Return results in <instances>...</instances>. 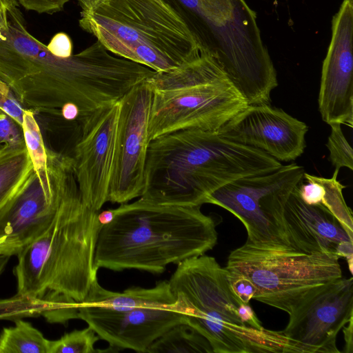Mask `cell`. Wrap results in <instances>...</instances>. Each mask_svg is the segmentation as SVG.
<instances>
[{
	"label": "cell",
	"mask_w": 353,
	"mask_h": 353,
	"mask_svg": "<svg viewBox=\"0 0 353 353\" xmlns=\"http://www.w3.org/2000/svg\"><path fill=\"white\" fill-rule=\"evenodd\" d=\"M18 5L10 8L7 24L0 25V79L23 108L61 114L72 103L80 120L119 101L141 81L139 64L113 54L97 40L69 57L53 55L30 34Z\"/></svg>",
	"instance_id": "obj_1"
},
{
	"label": "cell",
	"mask_w": 353,
	"mask_h": 353,
	"mask_svg": "<svg viewBox=\"0 0 353 353\" xmlns=\"http://www.w3.org/2000/svg\"><path fill=\"white\" fill-rule=\"evenodd\" d=\"M281 165L262 151L217 132L179 130L150 141L141 196L162 205L201 206L227 183L272 172Z\"/></svg>",
	"instance_id": "obj_2"
},
{
	"label": "cell",
	"mask_w": 353,
	"mask_h": 353,
	"mask_svg": "<svg viewBox=\"0 0 353 353\" xmlns=\"http://www.w3.org/2000/svg\"><path fill=\"white\" fill-rule=\"evenodd\" d=\"M112 210V220L98 233L97 270L160 274L169 264L204 254L217 242L215 221L201 206L162 205L140 196Z\"/></svg>",
	"instance_id": "obj_3"
},
{
	"label": "cell",
	"mask_w": 353,
	"mask_h": 353,
	"mask_svg": "<svg viewBox=\"0 0 353 353\" xmlns=\"http://www.w3.org/2000/svg\"><path fill=\"white\" fill-rule=\"evenodd\" d=\"M79 22L113 54L157 72L178 68L208 51L168 0H103L81 12Z\"/></svg>",
	"instance_id": "obj_4"
},
{
	"label": "cell",
	"mask_w": 353,
	"mask_h": 353,
	"mask_svg": "<svg viewBox=\"0 0 353 353\" xmlns=\"http://www.w3.org/2000/svg\"><path fill=\"white\" fill-rule=\"evenodd\" d=\"M168 281L186 323L210 342L214 353H294V343L282 331L256 329L242 322V303L232 292L227 270L205 254L177 264Z\"/></svg>",
	"instance_id": "obj_5"
},
{
	"label": "cell",
	"mask_w": 353,
	"mask_h": 353,
	"mask_svg": "<svg viewBox=\"0 0 353 353\" xmlns=\"http://www.w3.org/2000/svg\"><path fill=\"white\" fill-rule=\"evenodd\" d=\"M144 81L152 92L150 141L182 129L217 132L248 105L208 51Z\"/></svg>",
	"instance_id": "obj_6"
},
{
	"label": "cell",
	"mask_w": 353,
	"mask_h": 353,
	"mask_svg": "<svg viewBox=\"0 0 353 353\" xmlns=\"http://www.w3.org/2000/svg\"><path fill=\"white\" fill-rule=\"evenodd\" d=\"M339 259L332 253H306L289 245L246 241L230 252L225 268L254 283L255 300L290 316L321 288L343 277Z\"/></svg>",
	"instance_id": "obj_7"
},
{
	"label": "cell",
	"mask_w": 353,
	"mask_h": 353,
	"mask_svg": "<svg viewBox=\"0 0 353 353\" xmlns=\"http://www.w3.org/2000/svg\"><path fill=\"white\" fill-rule=\"evenodd\" d=\"M203 20L208 51L246 99L276 83V72L260 36L255 14L243 0H179Z\"/></svg>",
	"instance_id": "obj_8"
},
{
	"label": "cell",
	"mask_w": 353,
	"mask_h": 353,
	"mask_svg": "<svg viewBox=\"0 0 353 353\" xmlns=\"http://www.w3.org/2000/svg\"><path fill=\"white\" fill-rule=\"evenodd\" d=\"M304 168L296 163L231 181L213 192L206 203L220 206L244 225L247 241L258 244L289 245L283 212L294 188L303 179ZM290 246V245H289Z\"/></svg>",
	"instance_id": "obj_9"
},
{
	"label": "cell",
	"mask_w": 353,
	"mask_h": 353,
	"mask_svg": "<svg viewBox=\"0 0 353 353\" xmlns=\"http://www.w3.org/2000/svg\"><path fill=\"white\" fill-rule=\"evenodd\" d=\"M119 105L108 201L121 204L140 197L144 189L152 92L143 81L129 90Z\"/></svg>",
	"instance_id": "obj_10"
},
{
	"label": "cell",
	"mask_w": 353,
	"mask_h": 353,
	"mask_svg": "<svg viewBox=\"0 0 353 353\" xmlns=\"http://www.w3.org/2000/svg\"><path fill=\"white\" fill-rule=\"evenodd\" d=\"M119 101L81 118L73 169L83 202L98 211L108 201L117 138Z\"/></svg>",
	"instance_id": "obj_11"
},
{
	"label": "cell",
	"mask_w": 353,
	"mask_h": 353,
	"mask_svg": "<svg viewBox=\"0 0 353 353\" xmlns=\"http://www.w3.org/2000/svg\"><path fill=\"white\" fill-rule=\"evenodd\" d=\"M353 319V279L341 278L316 292L290 316L283 334L303 353H339V332Z\"/></svg>",
	"instance_id": "obj_12"
},
{
	"label": "cell",
	"mask_w": 353,
	"mask_h": 353,
	"mask_svg": "<svg viewBox=\"0 0 353 353\" xmlns=\"http://www.w3.org/2000/svg\"><path fill=\"white\" fill-rule=\"evenodd\" d=\"M48 173L53 197L44 192L37 177L14 204L0 216V255H17L26 245L52 223L60 202L68 172L73 167L72 157L47 150Z\"/></svg>",
	"instance_id": "obj_13"
},
{
	"label": "cell",
	"mask_w": 353,
	"mask_h": 353,
	"mask_svg": "<svg viewBox=\"0 0 353 353\" xmlns=\"http://www.w3.org/2000/svg\"><path fill=\"white\" fill-rule=\"evenodd\" d=\"M79 319L92 327L112 348L145 353L148 347L172 327L186 323L176 305H146L115 310L79 303Z\"/></svg>",
	"instance_id": "obj_14"
},
{
	"label": "cell",
	"mask_w": 353,
	"mask_h": 353,
	"mask_svg": "<svg viewBox=\"0 0 353 353\" xmlns=\"http://www.w3.org/2000/svg\"><path fill=\"white\" fill-rule=\"evenodd\" d=\"M307 125L270 103L248 104L217 132L230 141L262 151L279 161L299 157Z\"/></svg>",
	"instance_id": "obj_15"
},
{
	"label": "cell",
	"mask_w": 353,
	"mask_h": 353,
	"mask_svg": "<svg viewBox=\"0 0 353 353\" xmlns=\"http://www.w3.org/2000/svg\"><path fill=\"white\" fill-rule=\"evenodd\" d=\"M332 39L324 59L319 109L328 125H353V3L343 0L332 20Z\"/></svg>",
	"instance_id": "obj_16"
},
{
	"label": "cell",
	"mask_w": 353,
	"mask_h": 353,
	"mask_svg": "<svg viewBox=\"0 0 353 353\" xmlns=\"http://www.w3.org/2000/svg\"><path fill=\"white\" fill-rule=\"evenodd\" d=\"M296 186L290 194L283 212L289 245L306 253H332L343 257L352 273L353 237L325 208L304 203Z\"/></svg>",
	"instance_id": "obj_17"
},
{
	"label": "cell",
	"mask_w": 353,
	"mask_h": 353,
	"mask_svg": "<svg viewBox=\"0 0 353 353\" xmlns=\"http://www.w3.org/2000/svg\"><path fill=\"white\" fill-rule=\"evenodd\" d=\"M37 177L25 143L0 144V216Z\"/></svg>",
	"instance_id": "obj_18"
},
{
	"label": "cell",
	"mask_w": 353,
	"mask_h": 353,
	"mask_svg": "<svg viewBox=\"0 0 353 353\" xmlns=\"http://www.w3.org/2000/svg\"><path fill=\"white\" fill-rule=\"evenodd\" d=\"M80 303L86 305L103 306L115 310L146 305H176L168 281H160L152 288H131L123 292H117L103 288L97 280L86 297Z\"/></svg>",
	"instance_id": "obj_19"
},
{
	"label": "cell",
	"mask_w": 353,
	"mask_h": 353,
	"mask_svg": "<svg viewBox=\"0 0 353 353\" xmlns=\"http://www.w3.org/2000/svg\"><path fill=\"white\" fill-rule=\"evenodd\" d=\"M214 353L208 339L188 323H179L156 339L145 353Z\"/></svg>",
	"instance_id": "obj_20"
},
{
	"label": "cell",
	"mask_w": 353,
	"mask_h": 353,
	"mask_svg": "<svg viewBox=\"0 0 353 353\" xmlns=\"http://www.w3.org/2000/svg\"><path fill=\"white\" fill-rule=\"evenodd\" d=\"M25 145L38 180L47 196L53 197L48 173L47 152L34 112L23 109L21 125Z\"/></svg>",
	"instance_id": "obj_21"
},
{
	"label": "cell",
	"mask_w": 353,
	"mask_h": 353,
	"mask_svg": "<svg viewBox=\"0 0 353 353\" xmlns=\"http://www.w3.org/2000/svg\"><path fill=\"white\" fill-rule=\"evenodd\" d=\"M49 340L30 323L17 320L13 327L3 328L0 335V353H48Z\"/></svg>",
	"instance_id": "obj_22"
},
{
	"label": "cell",
	"mask_w": 353,
	"mask_h": 353,
	"mask_svg": "<svg viewBox=\"0 0 353 353\" xmlns=\"http://www.w3.org/2000/svg\"><path fill=\"white\" fill-rule=\"evenodd\" d=\"M339 171L335 169L330 179L315 176L323 188L320 205L331 212L349 235L353 237L352 214L350 208L346 205L343 195V190L345 186L337 181Z\"/></svg>",
	"instance_id": "obj_23"
},
{
	"label": "cell",
	"mask_w": 353,
	"mask_h": 353,
	"mask_svg": "<svg viewBox=\"0 0 353 353\" xmlns=\"http://www.w3.org/2000/svg\"><path fill=\"white\" fill-rule=\"evenodd\" d=\"M100 339L94 330L88 326L74 330L55 341H49L48 353H94V344Z\"/></svg>",
	"instance_id": "obj_24"
},
{
	"label": "cell",
	"mask_w": 353,
	"mask_h": 353,
	"mask_svg": "<svg viewBox=\"0 0 353 353\" xmlns=\"http://www.w3.org/2000/svg\"><path fill=\"white\" fill-rule=\"evenodd\" d=\"M331 132L326 146L329 150V159L336 170L341 168L353 169V152L346 140L341 129V124L335 123L330 125Z\"/></svg>",
	"instance_id": "obj_25"
},
{
	"label": "cell",
	"mask_w": 353,
	"mask_h": 353,
	"mask_svg": "<svg viewBox=\"0 0 353 353\" xmlns=\"http://www.w3.org/2000/svg\"><path fill=\"white\" fill-rule=\"evenodd\" d=\"M227 277L232 292L242 303H249L251 299H254L258 290L249 278L241 274L230 272L228 270Z\"/></svg>",
	"instance_id": "obj_26"
},
{
	"label": "cell",
	"mask_w": 353,
	"mask_h": 353,
	"mask_svg": "<svg viewBox=\"0 0 353 353\" xmlns=\"http://www.w3.org/2000/svg\"><path fill=\"white\" fill-rule=\"evenodd\" d=\"M23 109L14 97L10 88L0 79V110L16 121L21 128Z\"/></svg>",
	"instance_id": "obj_27"
},
{
	"label": "cell",
	"mask_w": 353,
	"mask_h": 353,
	"mask_svg": "<svg viewBox=\"0 0 353 353\" xmlns=\"http://www.w3.org/2000/svg\"><path fill=\"white\" fill-rule=\"evenodd\" d=\"M24 9L52 14L61 11L69 0H15Z\"/></svg>",
	"instance_id": "obj_28"
},
{
	"label": "cell",
	"mask_w": 353,
	"mask_h": 353,
	"mask_svg": "<svg viewBox=\"0 0 353 353\" xmlns=\"http://www.w3.org/2000/svg\"><path fill=\"white\" fill-rule=\"evenodd\" d=\"M17 126H19L18 123L7 114L0 120V144L18 145L25 143L23 135Z\"/></svg>",
	"instance_id": "obj_29"
},
{
	"label": "cell",
	"mask_w": 353,
	"mask_h": 353,
	"mask_svg": "<svg viewBox=\"0 0 353 353\" xmlns=\"http://www.w3.org/2000/svg\"><path fill=\"white\" fill-rule=\"evenodd\" d=\"M46 46L53 55L58 57L67 58L72 54V41L64 32L56 34Z\"/></svg>",
	"instance_id": "obj_30"
},
{
	"label": "cell",
	"mask_w": 353,
	"mask_h": 353,
	"mask_svg": "<svg viewBox=\"0 0 353 353\" xmlns=\"http://www.w3.org/2000/svg\"><path fill=\"white\" fill-rule=\"evenodd\" d=\"M237 314L243 323L258 330L263 328L249 303H241L237 308Z\"/></svg>",
	"instance_id": "obj_31"
},
{
	"label": "cell",
	"mask_w": 353,
	"mask_h": 353,
	"mask_svg": "<svg viewBox=\"0 0 353 353\" xmlns=\"http://www.w3.org/2000/svg\"><path fill=\"white\" fill-rule=\"evenodd\" d=\"M61 115L68 121L79 120L80 111L79 108L72 103H68L61 109Z\"/></svg>",
	"instance_id": "obj_32"
},
{
	"label": "cell",
	"mask_w": 353,
	"mask_h": 353,
	"mask_svg": "<svg viewBox=\"0 0 353 353\" xmlns=\"http://www.w3.org/2000/svg\"><path fill=\"white\" fill-rule=\"evenodd\" d=\"M353 319H350L347 323V327H343V333L345 341V352L346 353H352L353 352V341H352V325H353Z\"/></svg>",
	"instance_id": "obj_33"
},
{
	"label": "cell",
	"mask_w": 353,
	"mask_h": 353,
	"mask_svg": "<svg viewBox=\"0 0 353 353\" xmlns=\"http://www.w3.org/2000/svg\"><path fill=\"white\" fill-rule=\"evenodd\" d=\"M15 0H0V25L5 26L8 22V10Z\"/></svg>",
	"instance_id": "obj_34"
},
{
	"label": "cell",
	"mask_w": 353,
	"mask_h": 353,
	"mask_svg": "<svg viewBox=\"0 0 353 353\" xmlns=\"http://www.w3.org/2000/svg\"><path fill=\"white\" fill-rule=\"evenodd\" d=\"M82 12L90 11L96 8L103 0H77Z\"/></svg>",
	"instance_id": "obj_35"
},
{
	"label": "cell",
	"mask_w": 353,
	"mask_h": 353,
	"mask_svg": "<svg viewBox=\"0 0 353 353\" xmlns=\"http://www.w3.org/2000/svg\"><path fill=\"white\" fill-rule=\"evenodd\" d=\"M10 256L0 255V275L3 272Z\"/></svg>",
	"instance_id": "obj_36"
},
{
	"label": "cell",
	"mask_w": 353,
	"mask_h": 353,
	"mask_svg": "<svg viewBox=\"0 0 353 353\" xmlns=\"http://www.w3.org/2000/svg\"><path fill=\"white\" fill-rule=\"evenodd\" d=\"M6 114L0 110V120L5 117Z\"/></svg>",
	"instance_id": "obj_37"
},
{
	"label": "cell",
	"mask_w": 353,
	"mask_h": 353,
	"mask_svg": "<svg viewBox=\"0 0 353 353\" xmlns=\"http://www.w3.org/2000/svg\"><path fill=\"white\" fill-rule=\"evenodd\" d=\"M6 239H3L0 240V244L3 243Z\"/></svg>",
	"instance_id": "obj_38"
},
{
	"label": "cell",
	"mask_w": 353,
	"mask_h": 353,
	"mask_svg": "<svg viewBox=\"0 0 353 353\" xmlns=\"http://www.w3.org/2000/svg\"><path fill=\"white\" fill-rule=\"evenodd\" d=\"M6 239V238H5V237H1V238H0V240H1V239Z\"/></svg>",
	"instance_id": "obj_39"
}]
</instances>
